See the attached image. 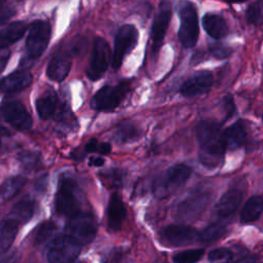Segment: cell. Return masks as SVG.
I'll use <instances>...</instances> for the list:
<instances>
[{
    "mask_svg": "<svg viewBox=\"0 0 263 263\" xmlns=\"http://www.w3.org/2000/svg\"><path fill=\"white\" fill-rule=\"evenodd\" d=\"M195 135L199 145V160L210 168L218 166L226 151L223 132L219 123L209 120L200 121L195 128Z\"/></svg>",
    "mask_w": 263,
    "mask_h": 263,
    "instance_id": "6da1fadb",
    "label": "cell"
},
{
    "mask_svg": "<svg viewBox=\"0 0 263 263\" xmlns=\"http://www.w3.org/2000/svg\"><path fill=\"white\" fill-rule=\"evenodd\" d=\"M79 190L76 182L70 177H62L59 181L55 193V211L62 215L72 218L80 212Z\"/></svg>",
    "mask_w": 263,
    "mask_h": 263,
    "instance_id": "7a4b0ae2",
    "label": "cell"
},
{
    "mask_svg": "<svg viewBox=\"0 0 263 263\" xmlns=\"http://www.w3.org/2000/svg\"><path fill=\"white\" fill-rule=\"evenodd\" d=\"M191 168L183 163H178L168 167L154 182V194L159 198L171 195L186 183L191 176Z\"/></svg>",
    "mask_w": 263,
    "mask_h": 263,
    "instance_id": "3957f363",
    "label": "cell"
},
{
    "mask_svg": "<svg viewBox=\"0 0 263 263\" xmlns=\"http://www.w3.org/2000/svg\"><path fill=\"white\" fill-rule=\"evenodd\" d=\"M179 15V40L184 47L191 48L196 44L199 36L198 16L194 4L190 2L183 3L180 7Z\"/></svg>",
    "mask_w": 263,
    "mask_h": 263,
    "instance_id": "277c9868",
    "label": "cell"
},
{
    "mask_svg": "<svg viewBox=\"0 0 263 263\" xmlns=\"http://www.w3.org/2000/svg\"><path fill=\"white\" fill-rule=\"evenodd\" d=\"M129 90L127 82L117 85H105L92 97L90 106L92 109L102 112H110L116 109Z\"/></svg>",
    "mask_w": 263,
    "mask_h": 263,
    "instance_id": "5b68a950",
    "label": "cell"
},
{
    "mask_svg": "<svg viewBox=\"0 0 263 263\" xmlns=\"http://www.w3.org/2000/svg\"><path fill=\"white\" fill-rule=\"evenodd\" d=\"M97 223L91 214L79 213L70 218L65 228V234L80 246L89 243L96 236Z\"/></svg>",
    "mask_w": 263,
    "mask_h": 263,
    "instance_id": "8992f818",
    "label": "cell"
},
{
    "mask_svg": "<svg viewBox=\"0 0 263 263\" xmlns=\"http://www.w3.org/2000/svg\"><path fill=\"white\" fill-rule=\"evenodd\" d=\"M81 246L66 234L52 238L47 245L46 258L49 263H72L79 256Z\"/></svg>",
    "mask_w": 263,
    "mask_h": 263,
    "instance_id": "52a82bcc",
    "label": "cell"
},
{
    "mask_svg": "<svg viewBox=\"0 0 263 263\" xmlns=\"http://www.w3.org/2000/svg\"><path fill=\"white\" fill-rule=\"evenodd\" d=\"M50 25L45 21H34L26 39V51L30 59H38L46 49L50 40Z\"/></svg>",
    "mask_w": 263,
    "mask_h": 263,
    "instance_id": "ba28073f",
    "label": "cell"
},
{
    "mask_svg": "<svg viewBox=\"0 0 263 263\" xmlns=\"http://www.w3.org/2000/svg\"><path fill=\"white\" fill-rule=\"evenodd\" d=\"M111 51L109 44L102 37H96L91 49L90 60L86 70V75L90 80H99L109 67Z\"/></svg>",
    "mask_w": 263,
    "mask_h": 263,
    "instance_id": "9c48e42d",
    "label": "cell"
},
{
    "mask_svg": "<svg viewBox=\"0 0 263 263\" xmlns=\"http://www.w3.org/2000/svg\"><path fill=\"white\" fill-rule=\"evenodd\" d=\"M138 31L133 25H123L118 30L114 40V50L112 54V67L119 69L124 57L136 46L138 42Z\"/></svg>",
    "mask_w": 263,
    "mask_h": 263,
    "instance_id": "30bf717a",
    "label": "cell"
},
{
    "mask_svg": "<svg viewBox=\"0 0 263 263\" xmlns=\"http://www.w3.org/2000/svg\"><path fill=\"white\" fill-rule=\"evenodd\" d=\"M160 238L167 246L182 247L199 240V233L187 225H170L161 230Z\"/></svg>",
    "mask_w": 263,
    "mask_h": 263,
    "instance_id": "8fae6325",
    "label": "cell"
},
{
    "mask_svg": "<svg viewBox=\"0 0 263 263\" xmlns=\"http://www.w3.org/2000/svg\"><path fill=\"white\" fill-rule=\"evenodd\" d=\"M1 112L12 127L17 130H27L32 125V117L23 103L18 101H8L1 105Z\"/></svg>",
    "mask_w": 263,
    "mask_h": 263,
    "instance_id": "7c38bea8",
    "label": "cell"
},
{
    "mask_svg": "<svg viewBox=\"0 0 263 263\" xmlns=\"http://www.w3.org/2000/svg\"><path fill=\"white\" fill-rule=\"evenodd\" d=\"M172 15V5L167 1H162L159 3L158 11L154 17L152 30H151V40H152V49L157 51L160 47L162 40L165 36L166 30Z\"/></svg>",
    "mask_w": 263,
    "mask_h": 263,
    "instance_id": "4fadbf2b",
    "label": "cell"
},
{
    "mask_svg": "<svg viewBox=\"0 0 263 263\" xmlns=\"http://www.w3.org/2000/svg\"><path fill=\"white\" fill-rule=\"evenodd\" d=\"M213 75L209 71H200L187 79L181 86L183 97L192 98L208 92L213 85Z\"/></svg>",
    "mask_w": 263,
    "mask_h": 263,
    "instance_id": "5bb4252c",
    "label": "cell"
},
{
    "mask_svg": "<svg viewBox=\"0 0 263 263\" xmlns=\"http://www.w3.org/2000/svg\"><path fill=\"white\" fill-rule=\"evenodd\" d=\"M33 77L28 71L13 72L0 80V93L13 95L31 85Z\"/></svg>",
    "mask_w": 263,
    "mask_h": 263,
    "instance_id": "9a60e30c",
    "label": "cell"
},
{
    "mask_svg": "<svg viewBox=\"0 0 263 263\" xmlns=\"http://www.w3.org/2000/svg\"><path fill=\"white\" fill-rule=\"evenodd\" d=\"M71 61L65 51H58L49 61L46 68L47 77L55 82L63 81L69 74Z\"/></svg>",
    "mask_w": 263,
    "mask_h": 263,
    "instance_id": "2e32d148",
    "label": "cell"
},
{
    "mask_svg": "<svg viewBox=\"0 0 263 263\" xmlns=\"http://www.w3.org/2000/svg\"><path fill=\"white\" fill-rule=\"evenodd\" d=\"M243 192L240 188H230L228 189L219 199L216 205V213L219 217L226 218L232 215L239 206Z\"/></svg>",
    "mask_w": 263,
    "mask_h": 263,
    "instance_id": "e0dca14e",
    "label": "cell"
},
{
    "mask_svg": "<svg viewBox=\"0 0 263 263\" xmlns=\"http://www.w3.org/2000/svg\"><path fill=\"white\" fill-rule=\"evenodd\" d=\"M125 217L126 210L121 197L117 193H113L110 196L107 209V220L109 228L113 231L119 230Z\"/></svg>",
    "mask_w": 263,
    "mask_h": 263,
    "instance_id": "ac0fdd59",
    "label": "cell"
},
{
    "mask_svg": "<svg viewBox=\"0 0 263 263\" xmlns=\"http://www.w3.org/2000/svg\"><path fill=\"white\" fill-rule=\"evenodd\" d=\"M247 140V130L241 121H236L223 132V141L226 150L234 151L240 148Z\"/></svg>",
    "mask_w": 263,
    "mask_h": 263,
    "instance_id": "d6986e66",
    "label": "cell"
},
{
    "mask_svg": "<svg viewBox=\"0 0 263 263\" xmlns=\"http://www.w3.org/2000/svg\"><path fill=\"white\" fill-rule=\"evenodd\" d=\"M202 26L205 32L214 39H222L228 34V26L224 17L216 13H205L202 17Z\"/></svg>",
    "mask_w": 263,
    "mask_h": 263,
    "instance_id": "ffe728a7",
    "label": "cell"
},
{
    "mask_svg": "<svg viewBox=\"0 0 263 263\" xmlns=\"http://www.w3.org/2000/svg\"><path fill=\"white\" fill-rule=\"evenodd\" d=\"M27 30V24L22 21H15L8 24L2 30H0V48H6L7 46L15 43L21 39Z\"/></svg>",
    "mask_w": 263,
    "mask_h": 263,
    "instance_id": "44dd1931",
    "label": "cell"
},
{
    "mask_svg": "<svg viewBox=\"0 0 263 263\" xmlns=\"http://www.w3.org/2000/svg\"><path fill=\"white\" fill-rule=\"evenodd\" d=\"M263 212V198L260 195L250 197L240 212L241 223H252L259 219Z\"/></svg>",
    "mask_w": 263,
    "mask_h": 263,
    "instance_id": "7402d4cb",
    "label": "cell"
},
{
    "mask_svg": "<svg viewBox=\"0 0 263 263\" xmlns=\"http://www.w3.org/2000/svg\"><path fill=\"white\" fill-rule=\"evenodd\" d=\"M18 231V224L12 219L0 223V254L5 253L12 245Z\"/></svg>",
    "mask_w": 263,
    "mask_h": 263,
    "instance_id": "603a6c76",
    "label": "cell"
},
{
    "mask_svg": "<svg viewBox=\"0 0 263 263\" xmlns=\"http://www.w3.org/2000/svg\"><path fill=\"white\" fill-rule=\"evenodd\" d=\"M35 212V202L30 197H25L14 204L12 208L10 219L15 221L18 225L30 220Z\"/></svg>",
    "mask_w": 263,
    "mask_h": 263,
    "instance_id": "cb8c5ba5",
    "label": "cell"
},
{
    "mask_svg": "<svg viewBox=\"0 0 263 263\" xmlns=\"http://www.w3.org/2000/svg\"><path fill=\"white\" fill-rule=\"evenodd\" d=\"M58 99L54 92H46L36 100V110L40 118L49 119L53 116L57 109Z\"/></svg>",
    "mask_w": 263,
    "mask_h": 263,
    "instance_id": "d4e9b609",
    "label": "cell"
},
{
    "mask_svg": "<svg viewBox=\"0 0 263 263\" xmlns=\"http://www.w3.org/2000/svg\"><path fill=\"white\" fill-rule=\"evenodd\" d=\"M27 180L22 176H15L6 180L0 186V198L6 200L17 194L25 186Z\"/></svg>",
    "mask_w": 263,
    "mask_h": 263,
    "instance_id": "484cf974",
    "label": "cell"
},
{
    "mask_svg": "<svg viewBox=\"0 0 263 263\" xmlns=\"http://www.w3.org/2000/svg\"><path fill=\"white\" fill-rule=\"evenodd\" d=\"M139 134L140 130L137 128V126L127 122L118 125L117 129L115 130L114 138L118 143H126L136 140L139 137Z\"/></svg>",
    "mask_w": 263,
    "mask_h": 263,
    "instance_id": "4316f807",
    "label": "cell"
},
{
    "mask_svg": "<svg viewBox=\"0 0 263 263\" xmlns=\"http://www.w3.org/2000/svg\"><path fill=\"white\" fill-rule=\"evenodd\" d=\"M226 231V226L223 223L217 222L209 225L206 228L202 230V232L199 233V240H202L204 242H210L213 240H216L224 235Z\"/></svg>",
    "mask_w": 263,
    "mask_h": 263,
    "instance_id": "83f0119b",
    "label": "cell"
},
{
    "mask_svg": "<svg viewBox=\"0 0 263 263\" xmlns=\"http://www.w3.org/2000/svg\"><path fill=\"white\" fill-rule=\"evenodd\" d=\"M204 254L203 249H192L179 252L173 256L174 263H196Z\"/></svg>",
    "mask_w": 263,
    "mask_h": 263,
    "instance_id": "f1b7e54d",
    "label": "cell"
},
{
    "mask_svg": "<svg viewBox=\"0 0 263 263\" xmlns=\"http://www.w3.org/2000/svg\"><path fill=\"white\" fill-rule=\"evenodd\" d=\"M18 159L23 167L27 171L38 170L41 164V155L34 151H24L18 155Z\"/></svg>",
    "mask_w": 263,
    "mask_h": 263,
    "instance_id": "f546056e",
    "label": "cell"
},
{
    "mask_svg": "<svg viewBox=\"0 0 263 263\" xmlns=\"http://www.w3.org/2000/svg\"><path fill=\"white\" fill-rule=\"evenodd\" d=\"M55 231V225L54 223L50 221H45L42 224L39 225L37 232H36V242L37 243H44L47 240L50 239V237L53 235Z\"/></svg>",
    "mask_w": 263,
    "mask_h": 263,
    "instance_id": "4dcf8cb0",
    "label": "cell"
},
{
    "mask_svg": "<svg viewBox=\"0 0 263 263\" xmlns=\"http://www.w3.org/2000/svg\"><path fill=\"white\" fill-rule=\"evenodd\" d=\"M208 259L211 263H229L232 259V253L226 248H217L209 253Z\"/></svg>",
    "mask_w": 263,
    "mask_h": 263,
    "instance_id": "1f68e13d",
    "label": "cell"
},
{
    "mask_svg": "<svg viewBox=\"0 0 263 263\" xmlns=\"http://www.w3.org/2000/svg\"><path fill=\"white\" fill-rule=\"evenodd\" d=\"M85 151L86 152H97L100 154H108L111 151V146L109 143L103 142L99 143L97 140H90L86 145H85Z\"/></svg>",
    "mask_w": 263,
    "mask_h": 263,
    "instance_id": "d6a6232c",
    "label": "cell"
},
{
    "mask_svg": "<svg viewBox=\"0 0 263 263\" xmlns=\"http://www.w3.org/2000/svg\"><path fill=\"white\" fill-rule=\"evenodd\" d=\"M210 51L218 59H226L232 53V48L223 43H214L210 46Z\"/></svg>",
    "mask_w": 263,
    "mask_h": 263,
    "instance_id": "836d02e7",
    "label": "cell"
},
{
    "mask_svg": "<svg viewBox=\"0 0 263 263\" xmlns=\"http://www.w3.org/2000/svg\"><path fill=\"white\" fill-rule=\"evenodd\" d=\"M262 18V9L259 3H252L247 9V20L251 24H257Z\"/></svg>",
    "mask_w": 263,
    "mask_h": 263,
    "instance_id": "e575fe53",
    "label": "cell"
},
{
    "mask_svg": "<svg viewBox=\"0 0 263 263\" xmlns=\"http://www.w3.org/2000/svg\"><path fill=\"white\" fill-rule=\"evenodd\" d=\"M104 179L108 181L111 186H119L123 181V174L119 170H112L104 174Z\"/></svg>",
    "mask_w": 263,
    "mask_h": 263,
    "instance_id": "d590c367",
    "label": "cell"
},
{
    "mask_svg": "<svg viewBox=\"0 0 263 263\" xmlns=\"http://www.w3.org/2000/svg\"><path fill=\"white\" fill-rule=\"evenodd\" d=\"M15 13V7L11 3L0 2V25L5 23Z\"/></svg>",
    "mask_w": 263,
    "mask_h": 263,
    "instance_id": "8d00e7d4",
    "label": "cell"
},
{
    "mask_svg": "<svg viewBox=\"0 0 263 263\" xmlns=\"http://www.w3.org/2000/svg\"><path fill=\"white\" fill-rule=\"evenodd\" d=\"M10 51L7 48H0V73L4 70L8 60H9Z\"/></svg>",
    "mask_w": 263,
    "mask_h": 263,
    "instance_id": "74e56055",
    "label": "cell"
},
{
    "mask_svg": "<svg viewBox=\"0 0 263 263\" xmlns=\"http://www.w3.org/2000/svg\"><path fill=\"white\" fill-rule=\"evenodd\" d=\"M224 106L226 108V113H227V116H231L233 111L235 110V107H234V104H233V100H232V97L231 96H227L226 98H224Z\"/></svg>",
    "mask_w": 263,
    "mask_h": 263,
    "instance_id": "f35d334b",
    "label": "cell"
},
{
    "mask_svg": "<svg viewBox=\"0 0 263 263\" xmlns=\"http://www.w3.org/2000/svg\"><path fill=\"white\" fill-rule=\"evenodd\" d=\"M104 162H105L104 158H102V157H100V156L91 157V158L89 159V164H90V165H95V166H101V165L104 164Z\"/></svg>",
    "mask_w": 263,
    "mask_h": 263,
    "instance_id": "ab89813d",
    "label": "cell"
},
{
    "mask_svg": "<svg viewBox=\"0 0 263 263\" xmlns=\"http://www.w3.org/2000/svg\"><path fill=\"white\" fill-rule=\"evenodd\" d=\"M15 262H16V257L14 254L6 255L0 258V263H15Z\"/></svg>",
    "mask_w": 263,
    "mask_h": 263,
    "instance_id": "60d3db41",
    "label": "cell"
},
{
    "mask_svg": "<svg viewBox=\"0 0 263 263\" xmlns=\"http://www.w3.org/2000/svg\"><path fill=\"white\" fill-rule=\"evenodd\" d=\"M235 263H255V258L254 257H245V258H241L239 259L238 261H236Z\"/></svg>",
    "mask_w": 263,
    "mask_h": 263,
    "instance_id": "b9f144b4",
    "label": "cell"
}]
</instances>
